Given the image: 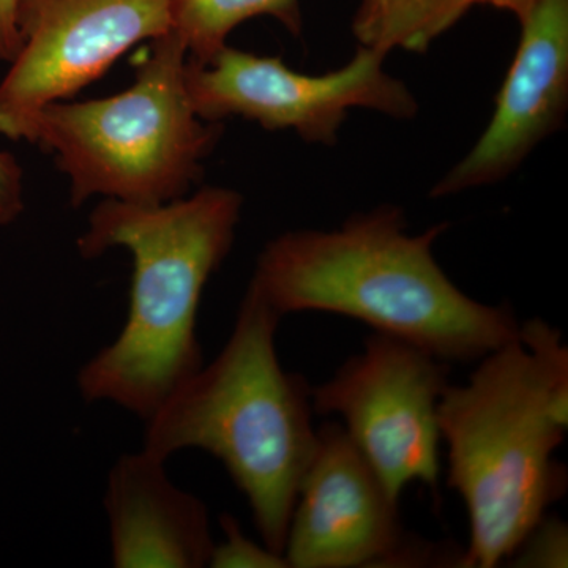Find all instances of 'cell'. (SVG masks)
<instances>
[{"label":"cell","mask_w":568,"mask_h":568,"mask_svg":"<svg viewBox=\"0 0 568 568\" xmlns=\"http://www.w3.org/2000/svg\"><path fill=\"white\" fill-rule=\"evenodd\" d=\"M447 227L410 234L402 209L381 205L336 230L287 231L264 246L248 286L282 317L346 316L447 364H476L517 338L521 321L448 278L433 253Z\"/></svg>","instance_id":"cell-1"},{"label":"cell","mask_w":568,"mask_h":568,"mask_svg":"<svg viewBox=\"0 0 568 568\" xmlns=\"http://www.w3.org/2000/svg\"><path fill=\"white\" fill-rule=\"evenodd\" d=\"M474 365L465 384L440 396L439 428L447 485L469 519L462 568H493L566 495L556 452L568 428V347L558 328L534 317Z\"/></svg>","instance_id":"cell-2"},{"label":"cell","mask_w":568,"mask_h":568,"mask_svg":"<svg viewBox=\"0 0 568 568\" xmlns=\"http://www.w3.org/2000/svg\"><path fill=\"white\" fill-rule=\"evenodd\" d=\"M242 207L235 190L205 186L171 203L104 200L93 209L78 252L95 260L125 248L133 276L121 332L78 369L82 402L110 403L144 422L203 366L201 298L233 248Z\"/></svg>","instance_id":"cell-3"},{"label":"cell","mask_w":568,"mask_h":568,"mask_svg":"<svg viewBox=\"0 0 568 568\" xmlns=\"http://www.w3.org/2000/svg\"><path fill=\"white\" fill-rule=\"evenodd\" d=\"M280 321L246 287L219 355L142 422V448L166 462L190 448L219 459L245 496L260 540L283 555L320 435L312 386L298 373L286 372L276 353Z\"/></svg>","instance_id":"cell-4"},{"label":"cell","mask_w":568,"mask_h":568,"mask_svg":"<svg viewBox=\"0 0 568 568\" xmlns=\"http://www.w3.org/2000/svg\"><path fill=\"white\" fill-rule=\"evenodd\" d=\"M132 88L108 99L48 104L33 142L55 155L70 201L93 196L156 205L186 196L222 133L194 112L185 84L186 48L174 32L152 40Z\"/></svg>","instance_id":"cell-5"},{"label":"cell","mask_w":568,"mask_h":568,"mask_svg":"<svg viewBox=\"0 0 568 568\" xmlns=\"http://www.w3.org/2000/svg\"><path fill=\"white\" fill-rule=\"evenodd\" d=\"M450 364L373 332L331 379L312 387L315 414L335 416L396 500L413 484L437 495L439 403Z\"/></svg>","instance_id":"cell-6"},{"label":"cell","mask_w":568,"mask_h":568,"mask_svg":"<svg viewBox=\"0 0 568 568\" xmlns=\"http://www.w3.org/2000/svg\"><path fill=\"white\" fill-rule=\"evenodd\" d=\"M386 54L358 47L342 69L325 74L294 71L282 58L224 47L205 65L186 61L185 84L205 122L244 118L268 132L293 130L313 144L334 145L347 112L365 108L413 119L418 103L405 82L384 69Z\"/></svg>","instance_id":"cell-7"},{"label":"cell","mask_w":568,"mask_h":568,"mask_svg":"<svg viewBox=\"0 0 568 568\" xmlns=\"http://www.w3.org/2000/svg\"><path fill=\"white\" fill-rule=\"evenodd\" d=\"M317 435L287 529V567H462L463 551L406 532L399 500L338 420Z\"/></svg>","instance_id":"cell-8"},{"label":"cell","mask_w":568,"mask_h":568,"mask_svg":"<svg viewBox=\"0 0 568 568\" xmlns=\"http://www.w3.org/2000/svg\"><path fill=\"white\" fill-rule=\"evenodd\" d=\"M173 0H18L21 50L0 81V134L33 142L37 115L171 31Z\"/></svg>","instance_id":"cell-9"},{"label":"cell","mask_w":568,"mask_h":568,"mask_svg":"<svg viewBox=\"0 0 568 568\" xmlns=\"http://www.w3.org/2000/svg\"><path fill=\"white\" fill-rule=\"evenodd\" d=\"M519 21L521 39L491 121L474 148L433 186V197L504 181L566 121L568 0H536Z\"/></svg>","instance_id":"cell-10"},{"label":"cell","mask_w":568,"mask_h":568,"mask_svg":"<svg viewBox=\"0 0 568 568\" xmlns=\"http://www.w3.org/2000/svg\"><path fill=\"white\" fill-rule=\"evenodd\" d=\"M166 463L141 447L111 466L103 507L112 567H209L215 545L211 511L171 480Z\"/></svg>","instance_id":"cell-11"},{"label":"cell","mask_w":568,"mask_h":568,"mask_svg":"<svg viewBox=\"0 0 568 568\" xmlns=\"http://www.w3.org/2000/svg\"><path fill=\"white\" fill-rule=\"evenodd\" d=\"M476 0H361L353 32L361 47L388 54L426 52Z\"/></svg>","instance_id":"cell-12"},{"label":"cell","mask_w":568,"mask_h":568,"mask_svg":"<svg viewBox=\"0 0 568 568\" xmlns=\"http://www.w3.org/2000/svg\"><path fill=\"white\" fill-rule=\"evenodd\" d=\"M256 17H274L294 36L302 31L298 0H173L171 32L185 44L186 61L205 65L241 22Z\"/></svg>","instance_id":"cell-13"},{"label":"cell","mask_w":568,"mask_h":568,"mask_svg":"<svg viewBox=\"0 0 568 568\" xmlns=\"http://www.w3.org/2000/svg\"><path fill=\"white\" fill-rule=\"evenodd\" d=\"M223 540L213 545L209 567L212 568H290L283 555L265 547L263 541L246 537L233 515L220 517Z\"/></svg>","instance_id":"cell-14"},{"label":"cell","mask_w":568,"mask_h":568,"mask_svg":"<svg viewBox=\"0 0 568 568\" xmlns=\"http://www.w3.org/2000/svg\"><path fill=\"white\" fill-rule=\"evenodd\" d=\"M507 566L519 568L568 567V526L558 517L545 515L526 534L507 559Z\"/></svg>","instance_id":"cell-15"},{"label":"cell","mask_w":568,"mask_h":568,"mask_svg":"<svg viewBox=\"0 0 568 568\" xmlns=\"http://www.w3.org/2000/svg\"><path fill=\"white\" fill-rule=\"evenodd\" d=\"M24 211L22 170L10 152L0 151V226L13 223Z\"/></svg>","instance_id":"cell-16"},{"label":"cell","mask_w":568,"mask_h":568,"mask_svg":"<svg viewBox=\"0 0 568 568\" xmlns=\"http://www.w3.org/2000/svg\"><path fill=\"white\" fill-rule=\"evenodd\" d=\"M18 0H0V61L11 62L21 50L17 26Z\"/></svg>","instance_id":"cell-17"},{"label":"cell","mask_w":568,"mask_h":568,"mask_svg":"<svg viewBox=\"0 0 568 568\" xmlns=\"http://www.w3.org/2000/svg\"><path fill=\"white\" fill-rule=\"evenodd\" d=\"M477 3H488V6L496 7V9L511 11L517 14L518 20H521L530 9H532L536 0H476Z\"/></svg>","instance_id":"cell-18"}]
</instances>
